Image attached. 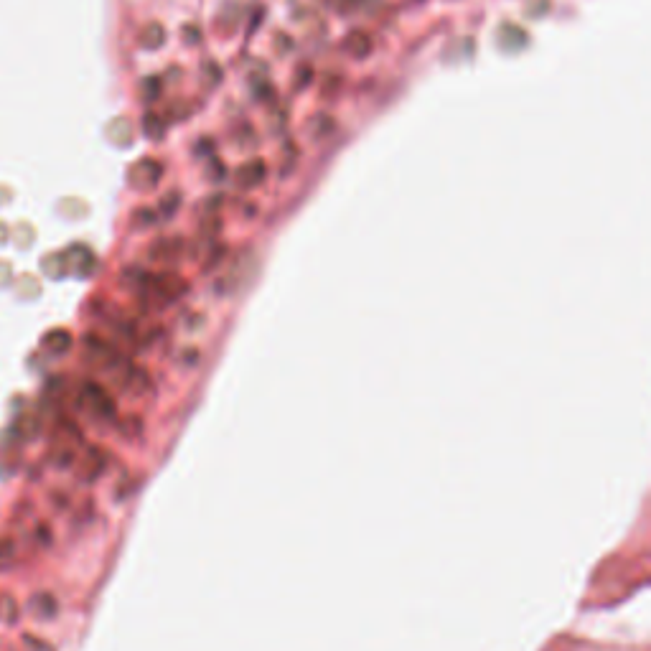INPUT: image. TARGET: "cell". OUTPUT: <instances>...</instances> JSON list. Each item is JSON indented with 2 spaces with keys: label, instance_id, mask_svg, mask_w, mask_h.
Segmentation results:
<instances>
[{
  "label": "cell",
  "instance_id": "1",
  "mask_svg": "<svg viewBox=\"0 0 651 651\" xmlns=\"http://www.w3.org/2000/svg\"><path fill=\"white\" fill-rule=\"evenodd\" d=\"M82 397L97 418H112L115 415V402L110 400V395L102 390L100 384H84Z\"/></svg>",
  "mask_w": 651,
  "mask_h": 651
}]
</instances>
